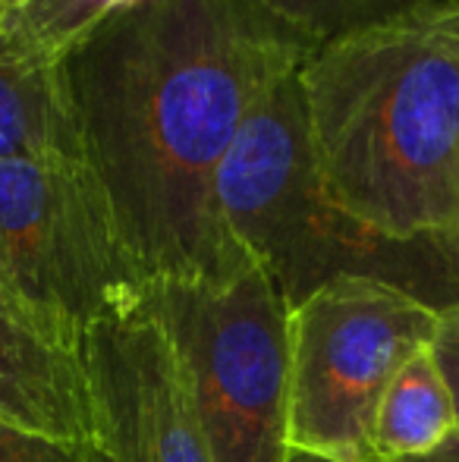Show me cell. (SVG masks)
Listing matches in <instances>:
<instances>
[{
	"label": "cell",
	"instance_id": "1",
	"mask_svg": "<svg viewBox=\"0 0 459 462\" xmlns=\"http://www.w3.org/2000/svg\"><path fill=\"white\" fill-rule=\"evenodd\" d=\"M312 44L255 0H139L60 57L88 167L142 283H211L249 258L217 180L249 116Z\"/></svg>",
	"mask_w": 459,
	"mask_h": 462
},
{
	"label": "cell",
	"instance_id": "2",
	"mask_svg": "<svg viewBox=\"0 0 459 462\" xmlns=\"http://www.w3.org/2000/svg\"><path fill=\"white\" fill-rule=\"evenodd\" d=\"M318 171L390 239H444L459 214V16L435 0L315 44L296 69Z\"/></svg>",
	"mask_w": 459,
	"mask_h": 462
},
{
	"label": "cell",
	"instance_id": "3",
	"mask_svg": "<svg viewBox=\"0 0 459 462\" xmlns=\"http://www.w3.org/2000/svg\"><path fill=\"white\" fill-rule=\"evenodd\" d=\"M296 69L255 107L217 180L236 249L268 274L289 311L337 277L384 280L437 311L459 305L441 239H390L337 205L315 161Z\"/></svg>",
	"mask_w": 459,
	"mask_h": 462
},
{
	"label": "cell",
	"instance_id": "4",
	"mask_svg": "<svg viewBox=\"0 0 459 462\" xmlns=\"http://www.w3.org/2000/svg\"><path fill=\"white\" fill-rule=\"evenodd\" d=\"M179 356L215 462L289 450V305L255 264L211 283L145 286Z\"/></svg>",
	"mask_w": 459,
	"mask_h": 462
},
{
	"label": "cell",
	"instance_id": "5",
	"mask_svg": "<svg viewBox=\"0 0 459 462\" xmlns=\"http://www.w3.org/2000/svg\"><path fill=\"white\" fill-rule=\"evenodd\" d=\"M441 311L372 277H337L289 311V447L372 462L378 402L428 349Z\"/></svg>",
	"mask_w": 459,
	"mask_h": 462
},
{
	"label": "cell",
	"instance_id": "6",
	"mask_svg": "<svg viewBox=\"0 0 459 462\" xmlns=\"http://www.w3.org/2000/svg\"><path fill=\"white\" fill-rule=\"evenodd\" d=\"M0 274L76 340L145 296L82 161L0 158Z\"/></svg>",
	"mask_w": 459,
	"mask_h": 462
},
{
	"label": "cell",
	"instance_id": "7",
	"mask_svg": "<svg viewBox=\"0 0 459 462\" xmlns=\"http://www.w3.org/2000/svg\"><path fill=\"white\" fill-rule=\"evenodd\" d=\"M82 356L111 462H215L179 356L145 299L88 324Z\"/></svg>",
	"mask_w": 459,
	"mask_h": 462
},
{
	"label": "cell",
	"instance_id": "8",
	"mask_svg": "<svg viewBox=\"0 0 459 462\" xmlns=\"http://www.w3.org/2000/svg\"><path fill=\"white\" fill-rule=\"evenodd\" d=\"M0 415L63 444L101 447L82 340L0 274Z\"/></svg>",
	"mask_w": 459,
	"mask_h": 462
},
{
	"label": "cell",
	"instance_id": "9",
	"mask_svg": "<svg viewBox=\"0 0 459 462\" xmlns=\"http://www.w3.org/2000/svg\"><path fill=\"white\" fill-rule=\"evenodd\" d=\"M0 158L82 161L60 57L25 44L0 23Z\"/></svg>",
	"mask_w": 459,
	"mask_h": 462
},
{
	"label": "cell",
	"instance_id": "10",
	"mask_svg": "<svg viewBox=\"0 0 459 462\" xmlns=\"http://www.w3.org/2000/svg\"><path fill=\"white\" fill-rule=\"evenodd\" d=\"M456 431V409L431 346L412 356L384 390L372 425V462L422 457Z\"/></svg>",
	"mask_w": 459,
	"mask_h": 462
},
{
	"label": "cell",
	"instance_id": "11",
	"mask_svg": "<svg viewBox=\"0 0 459 462\" xmlns=\"http://www.w3.org/2000/svg\"><path fill=\"white\" fill-rule=\"evenodd\" d=\"M255 4L315 48L346 32L416 10L425 0H255Z\"/></svg>",
	"mask_w": 459,
	"mask_h": 462
},
{
	"label": "cell",
	"instance_id": "12",
	"mask_svg": "<svg viewBox=\"0 0 459 462\" xmlns=\"http://www.w3.org/2000/svg\"><path fill=\"white\" fill-rule=\"evenodd\" d=\"M139 0H29L13 23H6L25 44L50 57H63L111 13Z\"/></svg>",
	"mask_w": 459,
	"mask_h": 462
},
{
	"label": "cell",
	"instance_id": "13",
	"mask_svg": "<svg viewBox=\"0 0 459 462\" xmlns=\"http://www.w3.org/2000/svg\"><path fill=\"white\" fill-rule=\"evenodd\" d=\"M0 462H111L105 447L63 444L0 415Z\"/></svg>",
	"mask_w": 459,
	"mask_h": 462
},
{
	"label": "cell",
	"instance_id": "14",
	"mask_svg": "<svg viewBox=\"0 0 459 462\" xmlns=\"http://www.w3.org/2000/svg\"><path fill=\"white\" fill-rule=\"evenodd\" d=\"M437 368L444 374V383L450 390V400L456 409V428H459V305H450L437 315V334L431 343Z\"/></svg>",
	"mask_w": 459,
	"mask_h": 462
},
{
	"label": "cell",
	"instance_id": "15",
	"mask_svg": "<svg viewBox=\"0 0 459 462\" xmlns=\"http://www.w3.org/2000/svg\"><path fill=\"white\" fill-rule=\"evenodd\" d=\"M397 462H459V428L444 440L441 447H435L431 453H422V457H409V459H397Z\"/></svg>",
	"mask_w": 459,
	"mask_h": 462
},
{
	"label": "cell",
	"instance_id": "16",
	"mask_svg": "<svg viewBox=\"0 0 459 462\" xmlns=\"http://www.w3.org/2000/svg\"><path fill=\"white\" fill-rule=\"evenodd\" d=\"M441 243H444V249H447L450 264H454V274H456V283H459V214H456L454 226H450V233L441 239Z\"/></svg>",
	"mask_w": 459,
	"mask_h": 462
},
{
	"label": "cell",
	"instance_id": "17",
	"mask_svg": "<svg viewBox=\"0 0 459 462\" xmlns=\"http://www.w3.org/2000/svg\"><path fill=\"white\" fill-rule=\"evenodd\" d=\"M29 6V0H0V23H13Z\"/></svg>",
	"mask_w": 459,
	"mask_h": 462
},
{
	"label": "cell",
	"instance_id": "18",
	"mask_svg": "<svg viewBox=\"0 0 459 462\" xmlns=\"http://www.w3.org/2000/svg\"><path fill=\"white\" fill-rule=\"evenodd\" d=\"M283 462H340V459L321 457V453H308V450H299V447H289V450H287V459H283Z\"/></svg>",
	"mask_w": 459,
	"mask_h": 462
},
{
	"label": "cell",
	"instance_id": "19",
	"mask_svg": "<svg viewBox=\"0 0 459 462\" xmlns=\"http://www.w3.org/2000/svg\"><path fill=\"white\" fill-rule=\"evenodd\" d=\"M435 4H441L444 10H450V13H456V16H459V0H435Z\"/></svg>",
	"mask_w": 459,
	"mask_h": 462
}]
</instances>
